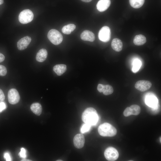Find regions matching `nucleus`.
Segmentation results:
<instances>
[{"label": "nucleus", "mask_w": 161, "mask_h": 161, "mask_svg": "<svg viewBox=\"0 0 161 161\" xmlns=\"http://www.w3.org/2000/svg\"><path fill=\"white\" fill-rule=\"evenodd\" d=\"M82 119L84 123L91 126L96 125L98 120V116L96 110L93 108L89 107L83 112Z\"/></svg>", "instance_id": "1"}, {"label": "nucleus", "mask_w": 161, "mask_h": 161, "mask_svg": "<svg viewBox=\"0 0 161 161\" xmlns=\"http://www.w3.org/2000/svg\"><path fill=\"white\" fill-rule=\"evenodd\" d=\"M98 131L100 135L103 137H113L115 136L117 133V130L114 127L106 123L100 125Z\"/></svg>", "instance_id": "2"}, {"label": "nucleus", "mask_w": 161, "mask_h": 161, "mask_svg": "<svg viewBox=\"0 0 161 161\" xmlns=\"http://www.w3.org/2000/svg\"><path fill=\"white\" fill-rule=\"evenodd\" d=\"M47 36L50 41L55 45L61 44L63 40V37L61 33L55 29L50 30L48 32Z\"/></svg>", "instance_id": "3"}, {"label": "nucleus", "mask_w": 161, "mask_h": 161, "mask_svg": "<svg viewBox=\"0 0 161 161\" xmlns=\"http://www.w3.org/2000/svg\"><path fill=\"white\" fill-rule=\"evenodd\" d=\"M34 15L29 9H25L21 11L18 16V20L21 24H25L33 20Z\"/></svg>", "instance_id": "4"}, {"label": "nucleus", "mask_w": 161, "mask_h": 161, "mask_svg": "<svg viewBox=\"0 0 161 161\" xmlns=\"http://www.w3.org/2000/svg\"><path fill=\"white\" fill-rule=\"evenodd\" d=\"M111 32L110 28L108 26H104L99 31L98 37L99 39L104 42H107L111 38Z\"/></svg>", "instance_id": "5"}, {"label": "nucleus", "mask_w": 161, "mask_h": 161, "mask_svg": "<svg viewBox=\"0 0 161 161\" xmlns=\"http://www.w3.org/2000/svg\"><path fill=\"white\" fill-rule=\"evenodd\" d=\"M104 156L108 161H114L117 159L119 153L117 150L113 147H109L105 150Z\"/></svg>", "instance_id": "6"}, {"label": "nucleus", "mask_w": 161, "mask_h": 161, "mask_svg": "<svg viewBox=\"0 0 161 161\" xmlns=\"http://www.w3.org/2000/svg\"><path fill=\"white\" fill-rule=\"evenodd\" d=\"M8 99L9 103L11 104H15L19 102L20 96L16 89L12 88L9 91L8 93Z\"/></svg>", "instance_id": "7"}, {"label": "nucleus", "mask_w": 161, "mask_h": 161, "mask_svg": "<svg viewBox=\"0 0 161 161\" xmlns=\"http://www.w3.org/2000/svg\"><path fill=\"white\" fill-rule=\"evenodd\" d=\"M152 86V83L150 81L142 80L137 81L135 83V88L141 92H144L148 90Z\"/></svg>", "instance_id": "8"}, {"label": "nucleus", "mask_w": 161, "mask_h": 161, "mask_svg": "<svg viewBox=\"0 0 161 161\" xmlns=\"http://www.w3.org/2000/svg\"><path fill=\"white\" fill-rule=\"evenodd\" d=\"M31 41L30 36H27L20 39L17 43V47L20 50L26 49L29 45Z\"/></svg>", "instance_id": "9"}, {"label": "nucleus", "mask_w": 161, "mask_h": 161, "mask_svg": "<svg viewBox=\"0 0 161 161\" xmlns=\"http://www.w3.org/2000/svg\"><path fill=\"white\" fill-rule=\"evenodd\" d=\"M85 138L83 134H78L76 135L73 138V144L76 148H83L85 143Z\"/></svg>", "instance_id": "10"}, {"label": "nucleus", "mask_w": 161, "mask_h": 161, "mask_svg": "<svg viewBox=\"0 0 161 161\" xmlns=\"http://www.w3.org/2000/svg\"><path fill=\"white\" fill-rule=\"evenodd\" d=\"M97 89L100 92H103L105 95H108L112 94L114 91V89L110 85H104L101 84H98Z\"/></svg>", "instance_id": "11"}, {"label": "nucleus", "mask_w": 161, "mask_h": 161, "mask_svg": "<svg viewBox=\"0 0 161 161\" xmlns=\"http://www.w3.org/2000/svg\"><path fill=\"white\" fill-rule=\"evenodd\" d=\"M110 4V0H99L96 5L97 9L100 12H103L109 8Z\"/></svg>", "instance_id": "12"}, {"label": "nucleus", "mask_w": 161, "mask_h": 161, "mask_svg": "<svg viewBox=\"0 0 161 161\" xmlns=\"http://www.w3.org/2000/svg\"><path fill=\"white\" fill-rule=\"evenodd\" d=\"M80 38L83 40L90 42L93 41L95 39V35L93 33L89 30H84L81 33Z\"/></svg>", "instance_id": "13"}, {"label": "nucleus", "mask_w": 161, "mask_h": 161, "mask_svg": "<svg viewBox=\"0 0 161 161\" xmlns=\"http://www.w3.org/2000/svg\"><path fill=\"white\" fill-rule=\"evenodd\" d=\"M145 102L146 104L149 106L154 109L157 108V100L154 96L149 95L145 98Z\"/></svg>", "instance_id": "14"}, {"label": "nucleus", "mask_w": 161, "mask_h": 161, "mask_svg": "<svg viewBox=\"0 0 161 161\" xmlns=\"http://www.w3.org/2000/svg\"><path fill=\"white\" fill-rule=\"evenodd\" d=\"M111 46L113 49L115 51L120 52L123 48V43L120 39L115 38L113 39L112 41Z\"/></svg>", "instance_id": "15"}, {"label": "nucleus", "mask_w": 161, "mask_h": 161, "mask_svg": "<svg viewBox=\"0 0 161 161\" xmlns=\"http://www.w3.org/2000/svg\"><path fill=\"white\" fill-rule=\"evenodd\" d=\"M47 56V50L45 49H41L37 53L36 56V59L39 62H42L46 60Z\"/></svg>", "instance_id": "16"}, {"label": "nucleus", "mask_w": 161, "mask_h": 161, "mask_svg": "<svg viewBox=\"0 0 161 161\" xmlns=\"http://www.w3.org/2000/svg\"><path fill=\"white\" fill-rule=\"evenodd\" d=\"M54 71L58 76H61L66 70V66L64 64H58L55 65L53 67Z\"/></svg>", "instance_id": "17"}, {"label": "nucleus", "mask_w": 161, "mask_h": 161, "mask_svg": "<svg viewBox=\"0 0 161 161\" xmlns=\"http://www.w3.org/2000/svg\"><path fill=\"white\" fill-rule=\"evenodd\" d=\"M31 111L36 115L39 116L42 113V107L41 104L38 103H35L30 106Z\"/></svg>", "instance_id": "18"}, {"label": "nucleus", "mask_w": 161, "mask_h": 161, "mask_svg": "<svg viewBox=\"0 0 161 161\" xmlns=\"http://www.w3.org/2000/svg\"><path fill=\"white\" fill-rule=\"evenodd\" d=\"M146 41L145 37L143 35L140 34L136 35L133 40L134 44L136 45H142L145 44Z\"/></svg>", "instance_id": "19"}, {"label": "nucleus", "mask_w": 161, "mask_h": 161, "mask_svg": "<svg viewBox=\"0 0 161 161\" xmlns=\"http://www.w3.org/2000/svg\"><path fill=\"white\" fill-rule=\"evenodd\" d=\"M76 28L75 25L73 24H69L64 26L62 29V31L65 34H70Z\"/></svg>", "instance_id": "20"}, {"label": "nucleus", "mask_w": 161, "mask_h": 161, "mask_svg": "<svg viewBox=\"0 0 161 161\" xmlns=\"http://www.w3.org/2000/svg\"><path fill=\"white\" fill-rule=\"evenodd\" d=\"M145 0H129L131 6L134 8H139L143 4Z\"/></svg>", "instance_id": "21"}, {"label": "nucleus", "mask_w": 161, "mask_h": 161, "mask_svg": "<svg viewBox=\"0 0 161 161\" xmlns=\"http://www.w3.org/2000/svg\"><path fill=\"white\" fill-rule=\"evenodd\" d=\"M141 65V61L138 59H135L133 63L132 71L134 73L137 72L139 70Z\"/></svg>", "instance_id": "22"}, {"label": "nucleus", "mask_w": 161, "mask_h": 161, "mask_svg": "<svg viewBox=\"0 0 161 161\" xmlns=\"http://www.w3.org/2000/svg\"><path fill=\"white\" fill-rule=\"evenodd\" d=\"M130 108L132 115H137L140 113V107L137 105H132L129 107Z\"/></svg>", "instance_id": "23"}, {"label": "nucleus", "mask_w": 161, "mask_h": 161, "mask_svg": "<svg viewBox=\"0 0 161 161\" xmlns=\"http://www.w3.org/2000/svg\"><path fill=\"white\" fill-rule=\"evenodd\" d=\"M91 126L84 123L81 126L80 128V132L82 134H84L89 131L91 129Z\"/></svg>", "instance_id": "24"}, {"label": "nucleus", "mask_w": 161, "mask_h": 161, "mask_svg": "<svg viewBox=\"0 0 161 161\" xmlns=\"http://www.w3.org/2000/svg\"><path fill=\"white\" fill-rule=\"evenodd\" d=\"M7 73V70L6 67L2 65H0V76H4Z\"/></svg>", "instance_id": "25"}, {"label": "nucleus", "mask_w": 161, "mask_h": 161, "mask_svg": "<svg viewBox=\"0 0 161 161\" xmlns=\"http://www.w3.org/2000/svg\"><path fill=\"white\" fill-rule=\"evenodd\" d=\"M19 155L21 158L23 159L26 158L27 157L26 151L24 148H22L21 149V151L19 153Z\"/></svg>", "instance_id": "26"}, {"label": "nucleus", "mask_w": 161, "mask_h": 161, "mask_svg": "<svg viewBox=\"0 0 161 161\" xmlns=\"http://www.w3.org/2000/svg\"><path fill=\"white\" fill-rule=\"evenodd\" d=\"M123 114L125 117H128L132 115L131 110L129 107H127L124 110Z\"/></svg>", "instance_id": "27"}, {"label": "nucleus", "mask_w": 161, "mask_h": 161, "mask_svg": "<svg viewBox=\"0 0 161 161\" xmlns=\"http://www.w3.org/2000/svg\"><path fill=\"white\" fill-rule=\"evenodd\" d=\"M4 157L7 161H10L12 159L9 152H5L4 154Z\"/></svg>", "instance_id": "28"}, {"label": "nucleus", "mask_w": 161, "mask_h": 161, "mask_svg": "<svg viewBox=\"0 0 161 161\" xmlns=\"http://www.w3.org/2000/svg\"><path fill=\"white\" fill-rule=\"evenodd\" d=\"M7 106L6 103L3 101L0 102V112L5 109Z\"/></svg>", "instance_id": "29"}, {"label": "nucleus", "mask_w": 161, "mask_h": 161, "mask_svg": "<svg viewBox=\"0 0 161 161\" xmlns=\"http://www.w3.org/2000/svg\"><path fill=\"white\" fill-rule=\"evenodd\" d=\"M5 97L3 91L0 89V102L3 101L5 99Z\"/></svg>", "instance_id": "30"}, {"label": "nucleus", "mask_w": 161, "mask_h": 161, "mask_svg": "<svg viewBox=\"0 0 161 161\" xmlns=\"http://www.w3.org/2000/svg\"><path fill=\"white\" fill-rule=\"evenodd\" d=\"M4 59V56L2 54L0 53V63L3 61Z\"/></svg>", "instance_id": "31"}, {"label": "nucleus", "mask_w": 161, "mask_h": 161, "mask_svg": "<svg viewBox=\"0 0 161 161\" xmlns=\"http://www.w3.org/2000/svg\"><path fill=\"white\" fill-rule=\"evenodd\" d=\"M82 1L85 2H88L91 1L92 0H81Z\"/></svg>", "instance_id": "32"}, {"label": "nucleus", "mask_w": 161, "mask_h": 161, "mask_svg": "<svg viewBox=\"0 0 161 161\" xmlns=\"http://www.w3.org/2000/svg\"><path fill=\"white\" fill-rule=\"evenodd\" d=\"M21 161H32L31 160H27L25 159V158L23 159L22 160H21Z\"/></svg>", "instance_id": "33"}, {"label": "nucleus", "mask_w": 161, "mask_h": 161, "mask_svg": "<svg viewBox=\"0 0 161 161\" xmlns=\"http://www.w3.org/2000/svg\"><path fill=\"white\" fill-rule=\"evenodd\" d=\"M4 3L3 0H0V5H1L3 4Z\"/></svg>", "instance_id": "34"}, {"label": "nucleus", "mask_w": 161, "mask_h": 161, "mask_svg": "<svg viewBox=\"0 0 161 161\" xmlns=\"http://www.w3.org/2000/svg\"><path fill=\"white\" fill-rule=\"evenodd\" d=\"M57 161H62V160H57Z\"/></svg>", "instance_id": "35"}]
</instances>
